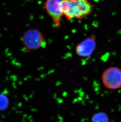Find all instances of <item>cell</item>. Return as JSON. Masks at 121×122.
I'll return each mask as SVG.
<instances>
[{"label": "cell", "mask_w": 121, "mask_h": 122, "mask_svg": "<svg viewBox=\"0 0 121 122\" xmlns=\"http://www.w3.org/2000/svg\"><path fill=\"white\" fill-rule=\"evenodd\" d=\"M63 14L68 20H81L90 15L94 7L88 0H62Z\"/></svg>", "instance_id": "obj_1"}, {"label": "cell", "mask_w": 121, "mask_h": 122, "mask_svg": "<svg viewBox=\"0 0 121 122\" xmlns=\"http://www.w3.org/2000/svg\"><path fill=\"white\" fill-rule=\"evenodd\" d=\"M23 44L27 50H36L46 45V41L41 32L36 29H30L24 34L22 38Z\"/></svg>", "instance_id": "obj_2"}, {"label": "cell", "mask_w": 121, "mask_h": 122, "mask_svg": "<svg viewBox=\"0 0 121 122\" xmlns=\"http://www.w3.org/2000/svg\"><path fill=\"white\" fill-rule=\"evenodd\" d=\"M102 81L105 87L110 90L121 88V69L111 66L106 69L102 74Z\"/></svg>", "instance_id": "obj_3"}, {"label": "cell", "mask_w": 121, "mask_h": 122, "mask_svg": "<svg viewBox=\"0 0 121 122\" xmlns=\"http://www.w3.org/2000/svg\"><path fill=\"white\" fill-rule=\"evenodd\" d=\"M62 3V0H46L44 3L46 11L57 29L60 27V20L63 15Z\"/></svg>", "instance_id": "obj_4"}, {"label": "cell", "mask_w": 121, "mask_h": 122, "mask_svg": "<svg viewBox=\"0 0 121 122\" xmlns=\"http://www.w3.org/2000/svg\"><path fill=\"white\" fill-rule=\"evenodd\" d=\"M96 47V37L94 35H92L77 45L75 53L78 56L82 57H89L93 54Z\"/></svg>", "instance_id": "obj_5"}, {"label": "cell", "mask_w": 121, "mask_h": 122, "mask_svg": "<svg viewBox=\"0 0 121 122\" xmlns=\"http://www.w3.org/2000/svg\"><path fill=\"white\" fill-rule=\"evenodd\" d=\"M92 122H109L107 115L104 112L95 113L92 119Z\"/></svg>", "instance_id": "obj_6"}, {"label": "cell", "mask_w": 121, "mask_h": 122, "mask_svg": "<svg viewBox=\"0 0 121 122\" xmlns=\"http://www.w3.org/2000/svg\"><path fill=\"white\" fill-rule=\"evenodd\" d=\"M9 104V100L8 97L3 94H0V111L7 109Z\"/></svg>", "instance_id": "obj_7"}, {"label": "cell", "mask_w": 121, "mask_h": 122, "mask_svg": "<svg viewBox=\"0 0 121 122\" xmlns=\"http://www.w3.org/2000/svg\"><path fill=\"white\" fill-rule=\"evenodd\" d=\"M0 122H2V121H0Z\"/></svg>", "instance_id": "obj_8"}, {"label": "cell", "mask_w": 121, "mask_h": 122, "mask_svg": "<svg viewBox=\"0 0 121 122\" xmlns=\"http://www.w3.org/2000/svg\"></svg>", "instance_id": "obj_9"}]
</instances>
